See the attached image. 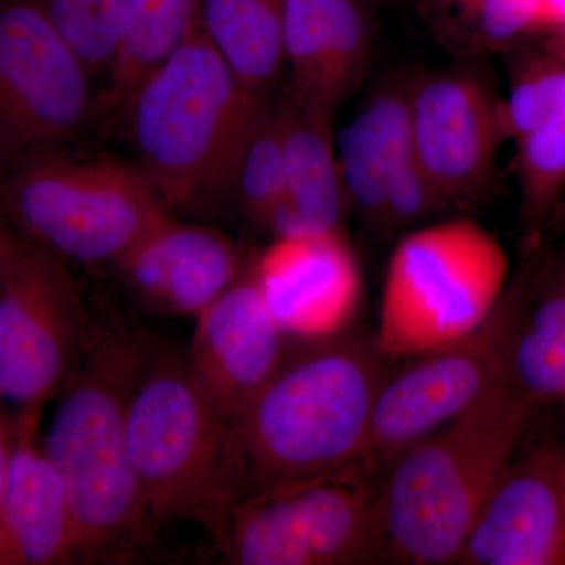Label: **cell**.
Returning <instances> with one entry per match:
<instances>
[{
  "mask_svg": "<svg viewBox=\"0 0 565 565\" xmlns=\"http://www.w3.org/2000/svg\"><path fill=\"white\" fill-rule=\"evenodd\" d=\"M438 43L478 61L481 55L514 50L520 41L544 35L541 0H416Z\"/></svg>",
  "mask_w": 565,
  "mask_h": 565,
  "instance_id": "cell-23",
  "label": "cell"
},
{
  "mask_svg": "<svg viewBox=\"0 0 565 565\" xmlns=\"http://www.w3.org/2000/svg\"><path fill=\"white\" fill-rule=\"evenodd\" d=\"M511 282L504 245L481 223L449 218L408 233L386 269L374 343L414 359L475 332Z\"/></svg>",
  "mask_w": 565,
  "mask_h": 565,
  "instance_id": "cell-6",
  "label": "cell"
},
{
  "mask_svg": "<svg viewBox=\"0 0 565 565\" xmlns=\"http://www.w3.org/2000/svg\"><path fill=\"white\" fill-rule=\"evenodd\" d=\"M459 565H565V459L561 445L515 456L465 542Z\"/></svg>",
  "mask_w": 565,
  "mask_h": 565,
  "instance_id": "cell-15",
  "label": "cell"
},
{
  "mask_svg": "<svg viewBox=\"0 0 565 565\" xmlns=\"http://www.w3.org/2000/svg\"><path fill=\"white\" fill-rule=\"evenodd\" d=\"M285 147V199L270 232L275 237L338 232L351 212L333 120L300 109L282 93L278 99Z\"/></svg>",
  "mask_w": 565,
  "mask_h": 565,
  "instance_id": "cell-21",
  "label": "cell"
},
{
  "mask_svg": "<svg viewBox=\"0 0 565 565\" xmlns=\"http://www.w3.org/2000/svg\"><path fill=\"white\" fill-rule=\"evenodd\" d=\"M408 118L416 161L446 211L492 195L505 139L503 98L478 61L411 74Z\"/></svg>",
  "mask_w": 565,
  "mask_h": 565,
  "instance_id": "cell-11",
  "label": "cell"
},
{
  "mask_svg": "<svg viewBox=\"0 0 565 565\" xmlns=\"http://www.w3.org/2000/svg\"><path fill=\"white\" fill-rule=\"evenodd\" d=\"M95 322L65 259L25 239L0 285V403L43 415L90 344Z\"/></svg>",
  "mask_w": 565,
  "mask_h": 565,
  "instance_id": "cell-9",
  "label": "cell"
},
{
  "mask_svg": "<svg viewBox=\"0 0 565 565\" xmlns=\"http://www.w3.org/2000/svg\"><path fill=\"white\" fill-rule=\"evenodd\" d=\"M129 452L156 526L218 533L247 484L232 423L196 384L185 353L159 344L134 390Z\"/></svg>",
  "mask_w": 565,
  "mask_h": 565,
  "instance_id": "cell-5",
  "label": "cell"
},
{
  "mask_svg": "<svg viewBox=\"0 0 565 565\" xmlns=\"http://www.w3.org/2000/svg\"><path fill=\"white\" fill-rule=\"evenodd\" d=\"M252 273L275 321L297 343L343 333L362 299V275L343 230L275 237Z\"/></svg>",
  "mask_w": 565,
  "mask_h": 565,
  "instance_id": "cell-14",
  "label": "cell"
},
{
  "mask_svg": "<svg viewBox=\"0 0 565 565\" xmlns=\"http://www.w3.org/2000/svg\"><path fill=\"white\" fill-rule=\"evenodd\" d=\"M373 47L363 0H285V95L300 109L334 120L362 87Z\"/></svg>",
  "mask_w": 565,
  "mask_h": 565,
  "instance_id": "cell-17",
  "label": "cell"
},
{
  "mask_svg": "<svg viewBox=\"0 0 565 565\" xmlns=\"http://www.w3.org/2000/svg\"><path fill=\"white\" fill-rule=\"evenodd\" d=\"M564 404H565V397H564ZM565 422V419H564ZM561 448H563V455H564V459H565V423H564V440H563V444H561Z\"/></svg>",
  "mask_w": 565,
  "mask_h": 565,
  "instance_id": "cell-32",
  "label": "cell"
},
{
  "mask_svg": "<svg viewBox=\"0 0 565 565\" xmlns=\"http://www.w3.org/2000/svg\"><path fill=\"white\" fill-rule=\"evenodd\" d=\"M215 50L196 18L126 103L139 169L170 212L230 195L245 150L274 106Z\"/></svg>",
  "mask_w": 565,
  "mask_h": 565,
  "instance_id": "cell-2",
  "label": "cell"
},
{
  "mask_svg": "<svg viewBox=\"0 0 565 565\" xmlns=\"http://www.w3.org/2000/svg\"><path fill=\"white\" fill-rule=\"evenodd\" d=\"M514 143V172L526 247L537 245L565 193V85Z\"/></svg>",
  "mask_w": 565,
  "mask_h": 565,
  "instance_id": "cell-25",
  "label": "cell"
},
{
  "mask_svg": "<svg viewBox=\"0 0 565 565\" xmlns=\"http://www.w3.org/2000/svg\"><path fill=\"white\" fill-rule=\"evenodd\" d=\"M533 412L501 382L386 468L379 479L384 563H457Z\"/></svg>",
  "mask_w": 565,
  "mask_h": 565,
  "instance_id": "cell-4",
  "label": "cell"
},
{
  "mask_svg": "<svg viewBox=\"0 0 565 565\" xmlns=\"http://www.w3.org/2000/svg\"><path fill=\"white\" fill-rule=\"evenodd\" d=\"M237 565L384 561L379 478L362 462L248 494L214 535Z\"/></svg>",
  "mask_w": 565,
  "mask_h": 565,
  "instance_id": "cell-8",
  "label": "cell"
},
{
  "mask_svg": "<svg viewBox=\"0 0 565 565\" xmlns=\"http://www.w3.org/2000/svg\"><path fill=\"white\" fill-rule=\"evenodd\" d=\"M0 212L17 232L65 262L117 263L172 214L139 167L28 156L0 177Z\"/></svg>",
  "mask_w": 565,
  "mask_h": 565,
  "instance_id": "cell-7",
  "label": "cell"
},
{
  "mask_svg": "<svg viewBox=\"0 0 565 565\" xmlns=\"http://www.w3.org/2000/svg\"><path fill=\"white\" fill-rule=\"evenodd\" d=\"M24 244V236L0 221V285Z\"/></svg>",
  "mask_w": 565,
  "mask_h": 565,
  "instance_id": "cell-29",
  "label": "cell"
},
{
  "mask_svg": "<svg viewBox=\"0 0 565 565\" xmlns=\"http://www.w3.org/2000/svg\"><path fill=\"white\" fill-rule=\"evenodd\" d=\"M134 296L167 316H193L244 274L245 262L228 236L172 214L143 234L115 263Z\"/></svg>",
  "mask_w": 565,
  "mask_h": 565,
  "instance_id": "cell-18",
  "label": "cell"
},
{
  "mask_svg": "<svg viewBox=\"0 0 565 565\" xmlns=\"http://www.w3.org/2000/svg\"><path fill=\"white\" fill-rule=\"evenodd\" d=\"M514 315L509 282L500 303L481 327L455 343L415 356L399 374L386 375L375 397L362 463L381 476L403 452L452 422L471 404L505 382V353Z\"/></svg>",
  "mask_w": 565,
  "mask_h": 565,
  "instance_id": "cell-12",
  "label": "cell"
},
{
  "mask_svg": "<svg viewBox=\"0 0 565 565\" xmlns=\"http://www.w3.org/2000/svg\"><path fill=\"white\" fill-rule=\"evenodd\" d=\"M289 349L250 266L195 316L185 359L207 399L232 423L277 373Z\"/></svg>",
  "mask_w": 565,
  "mask_h": 565,
  "instance_id": "cell-16",
  "label": "cell"
},
{
  "mask_svg": "<svg viewBox=\"0 0 565 565\" xmlns=\"http://www.w3.org/2000/svg\"><path fill=\"white\" fill-rule=\"evenodd\" d=\"M41 415L14 418L13 455L0 504V565L76 564L65 487L39 440Z\"/></svg>",
  "mask_w": 565,
  "mask_h": 565,
  "instance_id": "cell-19",
  "label": "cell"
},
{
  "mask_svg": "<svg viewBox=\"0 0 565 565\" xmlns=\"http://www.w3.org/2000/svg\"><path fill=\"white\" fill-rule=\"evenodd\" d=\"M541 9L544 35L565 28V0H541Z\"/></svg>",
  "mask_w": 565,
  "mask_h": 565,
  "instance_id": "cell-30",
  "label": "cell"
},
{
  "mask_svg": "<svg viewBox=\"0 0 565 565\" xmlns=\"http://www.w3.org/2000/svg\"><path fill=\"white\" fill-rule=\"evenodd\" d=\"M526 250L525 266L511 278L505 382L537 408L565 397V244L545 255L535 245Z\"/></svg>",
  "mask_w": 565,
  "mask_h": 565,
  "instance_id": "cell-20",
  "label": "cell"
},
{
  "mask_svg": "<svg viewBox=\"0 0 565 565\" xmlns=\"http://www.w3.org/2000/svg\"><path fill=\"white\" fill-rule=\"evenodd\" d=\"M158 348L148 333L95 323L79 366L55 396L41 445L68 497L76 564L129 563L158 530L128 444L134 390Z\"/></svg>",
  "mask_w": 565,
  "mask_h": 565,
  "instance_id": "cell-1",
  "label": "cell"
},
{
  "mask_svg": "<svg viewBox=\"0 0 565 565\" xmlns=\"http://www.w3.org/2000/svg\"><path fill=\"white\" fill-rule=\"evenodd\" d=\"M233 192L237 193L241 210L247 218L269 230L285 199V147L278 102L248 143Z\"/></svg>",
  "mask_w": 565,
  "mask_h": 565,
  "instance_id": "cell-27",
  "label": "cell"
},
{
  "mask_svg": "<svg viewBox=\"0 0 565 565\" xmlns=\"http://www.w3.org/2000/svg\"><path fill=\"white\" fill-rule=\"evenodd\" d=\"M285 0H202L200 21L230 68L253 92L270 95L285 73Z\"/></svg>",
  "mask_w": 565,
  "mask_h": 565,
  "instance_id": "cell-22",
  "label": "cell"
},
{
  "mask_svg": "<svg viewBox=\"0 0 565 565\" xmlns=\"http://www.w3.org/2000/svg\"><path fill=\"white\" fill-rule=\"evenodd\" d=\"M202 0H137L109 70L104 107H125L132 92L184 40Z\"/></svg>",
  "mask_w": 565,
  "mask_h": 565,
  "instance_id": "cell-24",
  "label": "cell"
},
{
  "mask_svg": "<svg viewBox=\"0 0 565 565\" xmlns=\"http://www.w3.org/2000/svg\"><path fill=\"white\" fill-rule=\"evenodd\" d=\"M92 74L109 73L137 0H35Z\"/></svg>",
  "mask_w": 565,
  "mask_h": 565,
  "instance_id": "cell-26",
  "label": "cell"
},
{
  "mask_svg": "<svg viewBox=\"0 0 565 565\" xmlns=\"http://www.w3.org/2000/svg\"><path fill=\"white\" fill-rule=\"evenodd\" d=\"M92 76L35 0H0V177L81 131Z\"/></svg>",
  "mask_w": 565,
  "mask_h": 565,
  "instance_id": "cell-10",
  "label": "cell"
},
{
  "mask_svg": "<svg viewBox=\"0 0 565 565\" xmlns=\"http://www.w3.org/2000/svg\"><path fill=\"white\" fill-rule=\"evenodd\" d=\"M14 435H17L14 419H10L0 408V504H2L3 492H6L7 476H9L11 455H13L14 448Z\"/></svg>",
  "mask_w": 565,
  "mask_h": 565,
  "instance_id": "cell-28",
  "label": "cell"
},
{
  "mask_svg": "<svg viewBox=\"0 0 565 565\" xmlns=\"http://www.w3.org/2000/svg\"><path fill=\"white\" fill-rule=\"evenodd\" d=\"M541 39L542 47H545V50L553 52V54L565 58V28L557 29L555 32L546 33V35L541 36Z\"/></svg>",
  "mask_w": 565,
  "mask_h": 565,
  "instance_id": "cell-31",
  "label": "cell"
},
{
  "mask_svg": "<svg viewBox=\"0 0 565 565\" xmlns=\"http://www.w3.org/2000/svg\"><path fill=\"white\" fill-rule=\"evenodd\" d=\"M408 81L411 74H394L375 85L334 137L351 211L377 233L446 212L416 161Z\"/></svg>",
  "mask_w": 565,
  "mask_h": 565,
  "instance_id": "cell-13",
  "label": "cell"
},
{
  "mask_svg": "<svg viewBox=\"0 0 565 565\" xmlns=\"http://www.w3.org/2000/svg\"><path fill=\"white\" fill-rule=\"evenodd\" d=\"M300 345L232 422L247 497L333 473L366 452L384 355L344 333Z\"/></svg>",
  "mask_w": 565,
  "mask_h": 565,
  "instance_id": "cell-3",
  "label": "cell"
}]
</instances>
